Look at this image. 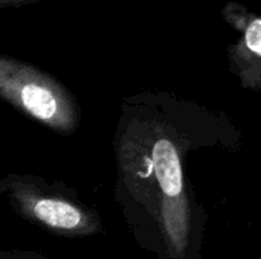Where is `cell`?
I'll list each match as a JSON object with an SVG mask.
<instances>
[{"mask_svg":"<svg viewBox=\"0 0 261 259\" xmlns=\"http://www.w3.org/2000/svg\"><path fill=\"white\" fill-rule=\"evenodd\" d=\"M116 198L135 243L158 259H203L205 208L185 179L176 143L161 137L150 153L121 156Z\"/></svg>","mask_w":261,"mask_h":259,"instance_id":"6da1fadb","label":"cell"},{"mask_svg":"<svg viewBox=\"0 0 261 259\" xmlns=\"http://www.w3.org/2000/svg\"><path fill=\"white\" fill-rule=\"evenodd\" d=\"M0 192L21 220L54 237L83 240L104 232L101 215L63 183L8 174L0 183Z\"/></svg>","mask_w":261,"mask_h":259,"instance_id":"7a4b0ae2","label":"cell"},{"mask_svg":"<svg viewBox=\"0 0 261 259\" xmlns=\"http://www.w3.org/2000/svg\"><path fill=\"white\" fill-rule=\"evenodd\" d=\"M0 95L54 131L72 133L78 127L80 108L66 87L40 69L6 55L0 58Z\"/></svg>","mask_w":261,"mask_h":259,"instance_id":"3957f363","label":"cell"},{"mask_svg":"<svg viewBox=\"0 0 261 259\" xmlns=\"http://www.w3.org/2000/svg\"><path fill=\"white\" fill-rule=\"evenodd\" d=\"M223 15L242 32L229 50L231 67L245 89L261 92V17L248 12L239 3H229Z\"/></svg>","mask_w":261,"mask_h":259,"instance_id":"277c9868","label":"cell"},{"mask_svg":"<svg viewBox=\"0 0 261 259\" xmlns=\"http://www.w3.org/2000/svg\"><path fill=\"white\" fill-rule=\"evenodd\" d=\"M0 259H58L49 255H44L37 250H26V249H8L0 252Z\"/></svg>","mask_w":261,"mask_h":259,"instance_id":"5b68a950","label":"cell"},{"mask_svg":"<svg viewBox=\"0 0 261 259\" xmlns=\"http://www.w3.org/2000/svg\"><path fill=\"white\" fill-rule=\"evenodd\" d=\"M35 0H0V6L8 8V6H18V5H24V3H31Z\"/></svg>","mask_w":261,"mask_h":259,"instance_id":"8992f818","label":"cell"},{"mask_svg":"<svg viewBox=\"0 0 261 259\" xmlns=\"http://www.w3.org/2000/svg\"><path fill=\"white\" fill-rule=\"evenodd\" d=\"M257 259H261V253H260V255H258V258H257Z\"/></svg>","mask_w":261,"mask_h":259,"instance_id":"52a82bcc","label":"cell"}]
</instances>
